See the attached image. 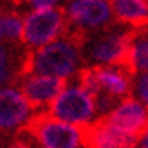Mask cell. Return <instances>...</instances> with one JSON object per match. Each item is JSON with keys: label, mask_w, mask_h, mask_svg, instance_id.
<instances>
[{"label": "cell", "mask_w": 148, "mask_h": 148, "mask_svg": "<svg viewBox=\"0 0 148 148\" xmlns=\"http://www.w3.org/2000/svg\"><path fill=\"white\" fill-rule=\"evenodd\" d=\"M83 63L85 62L79 40L71 34H65L49 45L29 53L25 72L45 74V76L60 78L63 81H72L81 74Z\"/></svg>", "instance_id": "1"}, {"label": "cell", "mask_w": 148, "mask_h": 148, "mask_svg": "<svg viewBox=\"0 0 148 148\" xmlns=\"http://www.w3.org/2000/svg\"><path fill=\"white\" fill-rule=\"evenodd\" d=\"M128 148H139V145H134V146H128Z\"/></svg>", "instance_id": "19"}, {"label": "cell", "mask_w": 148, "mask_h": 148, "mask_svg": "<svg viewBox=\"0 0 148 148\" xmlns=\"http://www.w3.org/2000/svg\"><path fill=\"white\" fill-rule=\"evenodd\" d=\"M47 114L81 128L92 127L99 117L94 94L78 78L65 83L60 96L47 108Z\"/></svg>", "instance_id": "3"}, {"label": "cell", "mask_w": 148, "mask_h": 148, "mask_svg": "<svg viewBox=\"0 0 148 148\" xmlns=\"http://www.w3.org/2000/svg\"><path fill=\"white\" fill-rule=\"evenodd\" d=\"M29 11H49V9H58L60 0H25Z\"/></svg>", "instance_id": "16"}, {"label": "cell", "mask_w": 148, "mask_h": 148, "mask_svg": "<svg viewBox=\"0 0 148 148\" xmlns=\"http://www.w3.org/2000/svg\"><path fill=\"white\" fill-rule=\"evenodd\" d=\"M34 148H87V128L60 121L53 116H36L25 128Z\"/></svg>", "instance_id": "4"}, {"label": "cell", "mask_w": 148, "mask_h": 148, "mask_svg": "<svg viewBox=\"0 0 148 148\" xmlns=\"http://www.w3.org/2000/svg\"><path fill=\"white\" fill-rule=\"evenodd\" d=\"M67 81L60 78L45 76V74H36V72H24L20 76L18 87L22 88L27 101L34 107V110L49 108L53 101L60 96Z\"/></svg>", "instance_id": "9"}, {"label": "cell", "mask_w": 148, "mask_h": 148, "mask_svg": "<svg viewBox=\"0 0 148 148\" xmlns=\"http://www.w3.org/2000/svg\"><path fill=\"white\" fill-rule=\"evenodd\" d=\"M24 34V16L18 11H0V43L16 45L22 43Z\"/></svg>", "instance_id": "14"}, {"label": "cell", "mask_w": 148, "mask_h": 148, "mask_svg": "<svg viewBox=\"0 0 148 148\" xmlns=\"http://www.w3.org/2000/svg\"><path fill=\"white\" fill-rule=\"evenodd\" d=\"M34 112L18 85L0 87V132L27 128L36 117Z\"/></svg>", "instance_id": "8"}, {"label": "cell", "mask_w": 148, "mask_h": 148, "mask_svg": "<svg viewBox=\"0 0 148 148\" xmlns=\"http://www.w3.org/2000/svg\"><path fill=\"white\" fill-rule=\"evenodd\" d=\"M11 148H34L33 143H29V141H24V139H18L16 143H13Z\"/></svg>", "instance_id": "18"}, {"label": "cell", "mask_w": 148, "mask_h": 148, "mask_svg": "<svg viewBox=\"0 0 148 148\" xmlns=\"http://www.w3.org/2000/svg\"><path fill=\"white\" fill-rule=\"evenodd\" d=\"M134 76L127 65H108V67H87L81 71L78 79L96 96H108L121 101L132 96Z\"/></svg>", "instance_id": "6"}, {"label": "cell", "mask_w": 148, "mask_h": 148, "mask_svg": "<svg viewBox=\"0 0 148 148\" xmlns=\"http://www.w3.org/2000/svg\"><path fill=\"white\" fill-rule=\"evenodd\" d=\"M132 96L137 98L148 108V72L146 74H136L134 76V90H132Z\"/></svg>", "instance_id": "15"}, {"label": "cell", "mask_w": 148, "mask_h": 148, "mask_svg": "<svg viewBox=\"0 0 148 148\" xmlns=\"http://www.w3.org/2000/svg\"><path fill=\"white\" fill-rule=\"evenodd\" d=\"M139 148H148V128L143 132L141 136H139V141H137Z\"/></svg>", "instance_id": "17"}, {"label": "cell", "mask_w": 148, "mask_h": 148, "mask_svg": "<svg viewBox=\"0 0 148 148\" xmlns=\"http://www.w3.org/2000/svg\"><path fill=\"white\" fill-rule=\"evenodd\" d=\"M127 67L134 74L148 72V24L136 27L134 33H132Z\"/></svg>", "instance_id": "12"}, {"label": "cell", "mask_w": 148, "mask_h": 148, "mask_svg": "<svg viewBox=\"0 0 148 148\" xmlns=\"http://www.w3.org/2000/svg\"><path fill=\"white\" fill-rule=\"evenodd\" d=\"M137 137L125 134L107 119H98L87 128V148H128L137 145Z\"/></svg>", "instance_id": "11"}, {"label": "cell", "mask_w": 148, "mask_h": 148, "mask_svg": "<svg viewBox=\"0 0 148 148\" xmlns=\"http://www.w3.org/2000/svg\"><path fill=\"white\" fill-rule=\"evenodd\" d=\"M134 29L128 25L107 27L99 33L87 34L81 40V54L88 67H108V65H127L130 40Z\"/></svg>", "instance_id": "2"}, {"label": "cell", "mask_w": 148, "mask_h": 148, "mask_svg": "<svg viewBox=\"0 0 148 148\" xmlns=\"http://www.w3.org/2000/svg\"><path fill=\"white\" fill-rule=\"evenodd\" d=\"M27 60H18L16 45L0 43V87L13 85V79L25 72Z\"/></svg>", "instance_id": "13"}, {"label": "cell", "mask_w": 148, "mask_h": 148, "mask_svg": "<svg viewBox=\"0 0 148 148\" xmlns=\"http://www.w3.org/2000/svg\"><path fill=\"white\" fill-rule=\"evenodd\" d=\"M67 27H69L67 16H65V11H62L60 7L49 11H27L24 14L22 45L29 53L38 51L53 43L54 40L69 34Z\"/></svg>", "instance_id": "5"}, {"label": "cell", "mask_w": 148, "mask_h": 148, "mask_svg": "<svg viewBox=\"0 0 148 148\" xmlns=\"http://www.w3.org/2000/svg\"><path fill=\"white\" fill-rule=\"evenodd\" d=\"M63 11L69 25L81 34L99 33L116 20L110 0H71Z\"/></svg>", "instance_id": "7"}, {"label": "cell", "mask_w": 148, "mask_h": 148, "mask_svg": "<svg viewBox=\"0 0 148 148\" xmlns=\"http://www.w3.org/2000/svg\"><path fill=\"white\" fill-rule=\"evenodd\" d=\"M101 119H107L110 125L123 130L125 134H130L139 139V136L148 128V108L137 98L128 96L117 103L107 117H101Z\"/></svg>", "instance_id": "10"}]
</instances>
